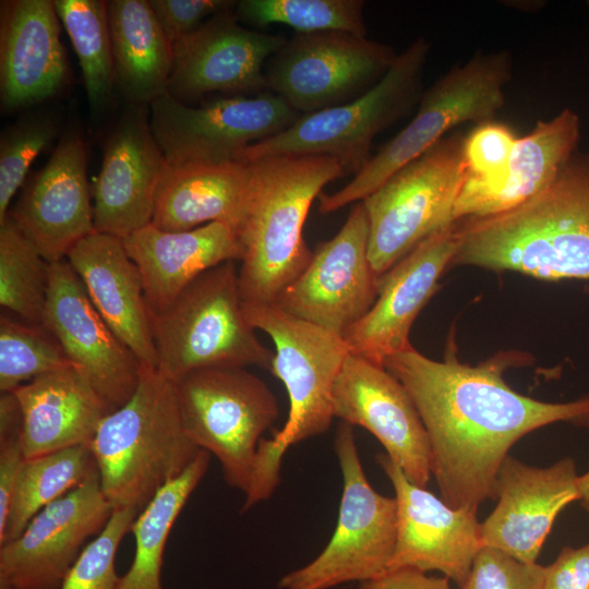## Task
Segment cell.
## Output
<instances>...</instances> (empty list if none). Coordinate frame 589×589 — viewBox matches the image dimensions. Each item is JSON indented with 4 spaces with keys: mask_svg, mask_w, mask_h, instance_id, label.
<instances>
[{
    "mask_svg": "<svg viewBox=\"0 0 589 589\" xmlns=\"http://www.w3.org/2000/svg\"><path fill=\"white\" fill-rule=\"evenodd\" d=\"M524 354L502 352L477 365L448 354L432 360L412 346L383 365L407 389L426 430L431 471L441 498L477 513L496 498V481L510 447L522 436L555 422L589 426V395L548 402L519 394L503 373Z\"/></svg>",
    "mask_w": 589,
    "mask_h": 589,
    "instance_id": "cell-1",
    "label": "cell"
},
{
    "mask_svg": "<svg viewBox=\"0 0 589 589\" xmlns=\"http://www.w3.org/2000/svg\"><path fill=\"white\" fill-rule=\"evenodd\" d=\"M458 223L460 242L450 266L514 271L543 280L589 279V144L531 199Z\"/></svg>",
    "mask_w": 589,
    "mask_h": 589,
    "instance_id": "cell-2",
    "label": "cell"
},
{
    "mask_svg": "<svg viewBox=\"0 0 589 589\" xmlns=\"http://www.w3.org/2000/svg\"><path fill=\"white\" fill-rule=\"evenodd\" d=\"M244 163L250 189L236 230L241 302L274 304L312 259L303 226L313 201L347 172L328 155H279Z\"/></svg>",
    "mask_w": 589,
    "mask_h": 589,
    "instance_id": "cell-3",
    "label": "cell"
},
{
    "mask_svg": "<svg viewBox=\"0 0 589 589\" xmlns=\"http://www.w3.org/2000/svg\"><path fill=\"white\" fill-rule=\"evenodd\" d=\"M89 448L113 509L137 513L202 450L185 432L175 383L146 364L131 398L104 418Z\"/></svg>",
    "mask_w": 589,
    "mask_h": 589,
    "instance_id": "cell-4",
    "label": "cell"
},
{
    "mask_svg": "<svg viewBox=\"0 0 589 589\" xmlns=\"http://www.w3.org/2000/svg\"><path fill=\"white\" fill-rule=\"evenodd\" d=\"M235 262L202 273L170 305L151 314L156 369L170 381L214 366L254 365L271 372L274 352L243 314Z\"/></svg>",
    "mask_w": 589,
    "mask_h": 589,
    "instance_id": "cell-5",
    "label": "cell"
},
{
    "mask_svg": "<svg viewBox=\"0 0 589 589\" xmlns=\"http://www.w3.org/2000/svg\"><path fill=\"white\" fill-rule=\"evenodd\" d=\"M512 77V56L503 49L477 51L422 93L414 118L368 160L344 188L321 193L318 211L333 213L363 201L402 166L416 159L453 128L491 121L505 104L504 87Z\"/></svg>",
    "mask_w": 589,
    "mask_h": 589,
    "instance_id": "cell-6",
    "label": "cell"
},
{
    "mask_svg": "<svg viewBox=\"0 0 589 589\" xmlns=\"http://www.w3.org/2000/svg\"><path fill=\"white\" fill-rule=\"evenodd\" d=\"M430 44L420 37L397 56L369 92L342 105L301 116L289 128L244 149L240 161L279 155H328L347 173H358L371 158L373 139L420 100Z\"/></svg>",
    "mask_w": 589,
    "mask_h": 589,
    "instance_id": "cell-7",
    "label": "cell"
},
{
    "mask_svg": "<svg viewBox=\"0 0 589 589\" xmlns=\"http://www.w3.org/2000/svg\"><path fill=\"white\" fill-rule=\"evenodd\" d=\"M173 383L187 434L216 457L227 484L244 494L262 435L279 417L276 396L263 380L239 366L199 369Z\"/></svg>",
    "mask_w": 589,
    "mask_h": 589,
    "instance_id": "cell-8",
    "label": "cell"
},
{
    "mask_svg": "<svg viewBox=\"0 0 589 589\" xmlns=\"http://www.w3.org/2000/svg\"><path fill=\"white\" fill-rule=\"evenodd\" d=\"M465 135L444 136L361 201L369 225V257L381 277L417 244L455 223L465 175Z\"/></svg>",
    "mask_w": 589,
    "mask_h": 589,
    "instance_id": "cell-9",
    "label": "cell"
},
{
    "mask_svg": "<svg viewBox=\"0 0 589 589\" xmlns=\"http://www.w3.org/2000/svg\"><path fill=\"white\" fill-rule=\"evenodd\" d=\"M334 448L342 493L334 533L310 563L284 575L278 589H332L364 582L387 572L397 533L395 497L376 492L361 465L353 426L341 422Z\"/></svg>",
    "mask_w": 589,
    "mask_h": 589,
    "instance_id": "cell-10",
    "label": "cell"
},
{
    "mask_svg": "<svg viewBox=\"0 0 589 589\" xmlns=\"http://www.w3.org/2000/svg\"><path fill=\"white\" fill-rule=\"evenodd\" d=\"M248 323L275 346L271 373L285 385L289 412L269 446L287 449L325 433L334 416L333 388L349 350L341 335L298 318L275 304L241 302Z\"/></svg>",
    "mask_w": 589,
    "mask_h": 589,
    "instance_id": "cell-11",
    "label": "cell"
},
{
    "mask_svg": "<svg viewBox=\"0 0 589 589\" xmlns=\"http://www.w3.org/2000/svg\"><path fill=\"white\" fill-rule=\"evenodd\" d=\"M149 108L153 135L170 165L240 160L247 147L278 134L301 117L275 93L219 98L199 107L166 93Z\"/></svg>",
    "mask_w": 589,
    "mask_h": 589,
    "instance_id": "cell-12",
    "label": "cell"
},
{
    "mask_svg": "<svg viewBox=\"0 0 589 589\" xmlns=\"http://www.w3.org/2000/svg\"><path fill=\"white\" fill-rule=\"evenodd\" d=\"M397 56L393 47L366 36L297 33L274 55L266 81L292 109L310 115L369 92Z\"/></svg>",
    "mask_w": 589,
    "mask_h": 589,
    "instance_id": "cell-13",
    "label": "cell"
},
{
    "mask_svg": "<svg viewBox=\"0 0 589 589\" xmlns=\"http://www.w3.org/2000/svg\"><path fill=\"white\" fill-rule=\"evenodd\" d=\"M369 237L365 207L357 202L340 230L317 244L309 265L274 304L342 336L370 311L378 294Z\"/></svg>",
    "mask_w": 589,
    "mask_h": 589,
    "instance_id": "cell-14",
    "label": "cell"
},
{
    "mask_svg": "<svg viewBox=\"0 0 589 589\" xmlns=\"http://www.w3.org/2000/svg\"><path fill=\"white\" fill-rule=\"evenodd\" d=\"M112 512L96 471L0 545V589H60L87 540L104 529Z\"/></svg>",
    "mask_w": 589,
    "mask_h": 589,
    "instance_id": "cell-15",
    "label": "cell"
},
{
    "mask_svg": "<svg viewBox=\"0 0 589 589\" xmlns=\"http://www.w3.org/2000/svg\"><path fill=\"white\" fill-rule=\"evenodd\" d=\"M376 461L392 482L397 505V533L387 570H437L460 589L483 546L477 513L457 509L405 476L387 455Z\"/></svg>",
    "mask_w": 589,
    "mask_h": 589,
    "instance_id": "cell-16",
    "label": "cell"
},
{
    "mask_svg": "<svg viewBox=\"0 0 589 589\" xmlns=\"http://www.w3.org/2000/svg\"><path fill=\"white\" fill-rule=\"evenodd\" d=\"M335 418L372 433L412 483L432 476L431 446L405 386L384 365L349 353L333 388Z\"/></svg>",
    "mask_w": 589,
    "mask_h": 589,
    "instance_id": "cell-17",
    "label": "cell"
},
{
    "mask_svg": "<svg viewBox=\"0 0 589 589\" xmlns=\"http://www.w3.org/2000/svg\"><path fill=\"white\" fill-rule=\"evenodd\" d=\"M238 21L232 9L220 12L172 46L168 95L190 106L216 92L268 87L264 63L287 39L251 31Z\"/></svg>",
    "mask_w": 589,
    "mask_h": 589,
    "instance_id": "cell-18",
    "label": "cell"
},
{
    "mask_svg": "<svg viewBox=\"0 0 589 589\" xmlns=\"http://www.w3.org/2000/svg\"><path fill=\"white\" fill-rule=\"evenodd\" d=\"M44 325L111 411L131 398L142 363L98 313L67 259L50 263Z\"/></svg>",
    "mask_w": 589,
    "mask_h": 589,
    "instance_id": "cell-19",
    "label": "cell"
},
{
    "mask_svg": "<svg viewBox=\"0 0 589 589\" xmlns=\"http://www.w3.org/2000/svg\"><path fill=\"white\" fill-rule=\"evenodd\" d=\"M459 242L455 221L421 241L380 277L374 304L342 335L349 353L383 365L387 357L411 347V326L450 267Z\"/></svg>",
    "mask_w": 589,
    "mask_h": 589,
    "instance_id": "cell-20",
    "label": "cell"
},
{
    "mask_svg": "<svg viewBox=\"0 0 589 589\" xmlns=\"http://www.w3.org/2000/svg\"><path fill=\"white\" fill-rule=\"evenodd\" d=\"M83 139L62 135L46 165L26 183L7 217L49 263L95 232Z\"/></svg>",
    "mask_w": 589,
    "mask_h": 589,
    "instance_id": "cell-21",
    "label": "cell"
},
{
    "mask_svg": "<svg viewBox=\"0 0 589 589\" xmlns=\"http://www.w3.org/2000/svg\"><path fill=\"white\" fill-rule=\"evenodd\" d=\"M166 165L146 106L130 105L105 143L101 168L91 190L95 231L122 239L152 224Z\"/></svg>",
    "mask_w": 589,
    "mask_h": 589,
    "instance_id": "cell-22",
    "label": "cell"
},
{
    "mask_svg": "<svg viewBox=\"0 0 589 589\" xmlns=\"http://www.w3.org/2000/svg\"><path fill=\"white\" fill-rule=\"evenodd\" d=\"M578 477L570 457L539 468L508 455L497 474V504L481 522L483 546L536 563L560 512L579 500Z\"/></svg>",
    "mask_w": 589,
    "mask_h": 589,
    "instance_id": "cell-23",
    "label": "cell"
},
{
    "mask_svg": "<svg viewBox=\"0 0 589 589\" xmlns=\"http://www.w3.org/2000/svg\"><path fill=\"white\" fill-rule=\"evenodd\" d=\"M68 79L53 1L14 0L1 5L0 100L15 111L56 95Z\"/></svg>",
    "mask_w": 589,
    "mask_h": 589,
    "instance_id": "cell-24",
    "label": "cell"
},
{
    "mask_svg": "<svg viewBox=\"0 0 589 589\" xmlns=\"http://www.w3.org/2000/svg\"><path fill=\"white\" fill-rule=\"evenodd\" d=\"M67 261L118 338L142 364L156 368L151 312L142 277L122 239L95 231L71 249Z\"/></svg>",
    "mask_w": 589,
    "mask_h": 589,
    "instance_id": "cell-25",
    "label": "cell"
},
{
    "mask_svg": "<svg viewBox=\"0 0 589 589\" xmlns=\"http://www.w3.org/2000/svg\"><path fill=\"white\" fill-rule=\"evenodd\" d=\"M122 242L140 271L151 314L170 305L202 273L241 259L236 232L218 221L187 231H164L149 224Z\"/></svg>",
    "mask_w": 589,
    "mask_h": 589,
    "instance_id": "cell-26",
    "label": "cell"
},
{
    "mask_svg": "<svg viewBox=\"0 0 589 589\" xmlns=\"http://www.w3.org/2000/svg\"><path fill=\"white\" fill-rule=\"evenodd\" d=\"M23 416L26 459L88 445L111 409L79 366L43 374L12 390Z\"/></svg>",
    "mask_w": 589,
    "mask_h": 589,
    "instance_id": "cell-27",
    "label": "cell"
},
{
    "mask_svg": "<svg viewBox=\"0 0 589 589\" xmlns=\"http://www.w3.org/2000/svg\"><path fill=\"white\" fill-rule=\"evenodd\" d=\"M249 189L250 170L244 161L167 163L156 190L152 224L164 231H187L218 221L236 232Z\"/></svg>",
    "mask_w": 589,
    "mask_h": 589,
    "instance_id": "cell-28",
    "label": "cell"
},
{
    "mask_svg": "<svg viewBox=\"0 0 589 589\" xmlns=\"http://www.w3.org/2000/svg\"><path fill=\"white\" fill-rule=\"evenodd\" d=\"M116 85L130 105L167 93L172 48L145 0L106 1Z\"/></svg>",
    "mask_w": 589,
    "mask_h": 589,
    "instance_id": "cell-29",
    "label": "cell"
},
{
    "mask_svg": "<svg viewBox=\"0 0 589 589\" xmlns=\"http://www.w3.org/2000/svg\"><path fill=\"white\" fill-rule=\"evenodd\" d=\"M579 137L580 119L569 108L549 121L538 120L527 135L517 139L502 185L477 217L506 212L539 193L576 152Z\"/></svg>",
    "mask_w": 589,
    "mask_h": 589,
    "instance_id": "cell-30",
    "label": "cell"
},
{
    "mask_svg": "<svg viewBox=\"0 0 589 589\" xmlns=\"http://www.w3.org/2000/svg\"><path fill=\"white\" fill-rule=\"evenodd\" d=\"M211 454L201 450L190 467L161 488L137 514L131 532L135 553L130 568L121 576L119 589H163L164 552L171 528L206 473Z\"/></svg>",
    "mask_w": 589,
    "mask_h": 589,
    "instance_id": "cell-31",
    "label": "cell"
},
{
    "mask_svg": "<svg viewBox=\"0 0 589 589\" xmlns=\"http://www.w3.org/2000/svg\"><path fill=\"white\" fill-rule=\"evenodd\" d=\"M96 471L88 445L26 459L14 483L0 545L19 537L41 509L80 486Z\"/></svg>",
    "mask_w": 589,
    "mask_h": 589,
    "instance_id": "cell-32",
    "label": "cell"
},
{
    "mask_svg": "<svg viewBox=\"0 0 589 589\" xmlns=\"http://www.w3.org/2000/svg\"><path fill=\"white\" fill-rule=\"evenodd\" d=\"M55 9L79 58L92 115L110 106L116 85L106 1L55 0Z\"/></svg>",
    "mask_w": 589,
    "mask_h": 589,
    "instance_id": "cell-33",
    "label": "cell"
},
{
    "mask_svg": "<svg viewBox=\"0 0 589 589\" xmlns=\"http://www.w3.org/2000/svg\"><path fill=\"white\" fill-rule=\"evenodd\" d=\"M50 263L5 217L0 223V305L22 321L44 324Z\"/></svg>",
    "mask_w": 589,
    "mask_h": 589,
    "instance_id": "cell-34",
    "label": "cell"
},
{
    "mask_svg": "<svg viewBox=\"0 0 589 589\" xmlns=\"http://www.w3.org/2000/svg\"><path fill=\"white\" fill-rule=\"evenodd\" d=\"M362 0H241L239 20L257 26L277 23L297 33L347 32L366 36Z\"/></svg>",
    "mask_w": 589,
    "mask_h": 589,
    "instance_id": "cell-35",
    "label": "cell"
},
{
    "mask_svg": "<svg viewBox=\"0 0 589 589\" xmlns=\"http://www.w3.org/2000/svg\"><path fill=\"white\" fill-rule=\"evenodd\" d=\"M62 345L44 324L0 315V393L72 365Z\"/></svg>",
    "mask_w": 589,
    "mask_h": 589,
    "instance_id": "cell-36",
    "label": "cell"
},
{
    "mask_svg": "<svg viewBox=\"0 0 589 589\" xmlns=\"http://www.w3.org/2000/svg\"><path fill=\"white\" fill-rule=\"evenodd\" d=\"M59 127L48 113L23 117L5 129L0 141V223L35 158L58 136Z\"/></svg>",
    "mask_w": 589,
    "mask_h": 589,
    "instance_id": "cell-37",
    "label": "cell"
},
{
    "mask_svg": "<svg viewBox=\"0 0 589 589\" xmlns=\"http://www.w3.org/2000/svg\"><path fill=\"white\" fill-rule=\"evenodd\" d=\"M137 514L133 508L113 509L104 529L83 549L60 589H119L116 555Z\"/></svg>",
    "mask_w": 589,
    "mask_h": 589,
    "instance_id": "cell-38",
    "label": "cell"
},
{
    "mask_svg": "<svg viewBox=\"0 0 589 589\" xmlns=\"http://www.w3.org/2000/svg\"><path fill=\"white\" fill-rule=\"evenodd\" d=\"M545 566L524 563L505 552L482 546L462 589H543Z\"/></svg>",
    "mask_w": 589,
    "mask_h": 589,
    "instance_id": "cell-39",
    "label": "cell"
},
{
    "mask_svg": "<svg viewBox=\"0 0 589 589\" xmlns=\"http://www.w3.org/2000/svg\"><path fill=\"white\" fill-rule=\"evenodd\" d=\"M23 416L13 392L0 395V539L7 526L14 483L26 458L22 446Z\"/></svg>",
    "mask_w": 589,
    "mask_h": 589,
    "instance_id": "cell-40",
    "label": "cell"
},
{
    "mask_svg": "<svg viewBox=\"0 0 589 589\" xmlns=\"http://www.w3.org/2000/svg\"><path fill=\"white\" fill-rule=\"evenodd\" d=\"M148 4L169 45L199 28L209 17L231 10L229 0H149Z\"/></svg>",
    "mask_w": 589,
    "mask_h": 589,
    "instance_id": "cell-41",
    "label": "cell"
},
{
    "mask_svg": "<svg viewBox=\"0 0 589 589\" xmlns=\"http://www.w3.org/2000/svg\"><path fill=\"white\" fill-rule=\"evenodd\" d=\"M543 589H589V543L564 546L545 566Z\"/></svg>",
    "mask_w": 589,
    "mask_h": 589,
    "instance_id": "cell-42",
    "label": "cell"
},
{
    "mask_svg": "<svg viewBox=\"0 0 589 589\" xmlns=\"http://www.w3.org/2000/svg\"><path fill=\"white\" fill-rule=\"evenodd\" d=\"M449 580L414 568H398L359 584V589H452Z\"/></svg>",
    "mask_w": 589,
    "mask_h": 589,
    "instance_id": "cell-43",
    "label": "cell"
},
{
    "mask_svg": "<svg viewBox=\"0 0 589 589\" xmlns=\"http://www.w3.org/2000/svg\"><path fill=\"white\" fill-rule=\"evenodd\" d=\"M579 502L584 510L589 513V470L578 477Z\"/></svg>",
    "mask_w": 589,
    "mask_h": 589,
    "instance_id": "cell-44",
    "label": "cell"
}]
</instances>
